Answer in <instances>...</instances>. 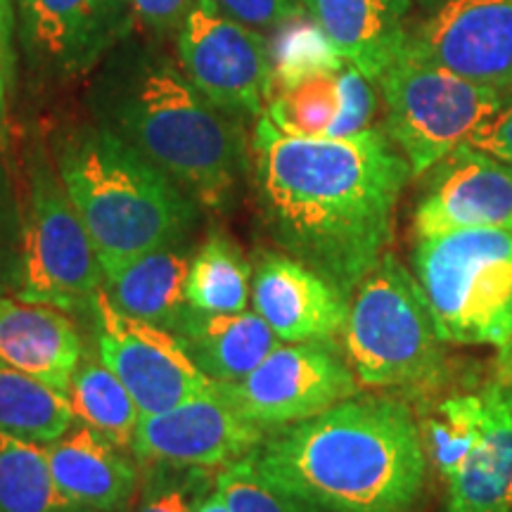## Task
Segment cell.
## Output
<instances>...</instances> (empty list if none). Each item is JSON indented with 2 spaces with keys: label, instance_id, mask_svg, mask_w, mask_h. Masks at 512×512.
<instances>
[{
  "label": "cell",
  "instance_id": "cell-1",
  "mask_svg": "<svg viewBox=\"0 0 512 512\" xmlns=\"http://www.w3.org/2000/svg\"><path fill=\"white\" fill-rule=\"evenodd\" d=\"M249 174L275 245L351 299L387 254L396 204L413 171L377 128L351 138H302L261 114Z\"/></svg>",
  "mask_w": 512,
  "mask_h": 512
},
{
  "label": "cell",
  "instance_id": "cell-2",
  "mask_svg": "<svg viewBox=\"0 0 512 512\" xmlns=\"http://www.w3.org/2000/svg\"><path fill=\"white\" fill-rule=\"evenodd\" d=\"M256 463L320 512H415L427 482L422 432L394 396L356 394L275 430Z\"/></svg>",
  "mask_w": 512,
  "mask_h": 512
},
{
  "label": "cell",
  "instance_id": "cell-3",
  "mask_svg": "<svg viewBox=\"0 0 512 512\" xmlns=\"http://www.w3.org/2000/svg\"><path fill=\"white\" fill-rule=\"evenodd\" d=\"M95 121L155 162L200 207L221 211L249 171L238 117L221 112L155 48H121L91 91Z\"/></svg>",
  "mask_w": 512,
  "mask_h": 512
},
{
  "label": "cell",
  "instance_id": "cell-4",
  "mask_svg": "<svg viewBox=\"0 0 512 512\" xmlns=\"http://www.w3.org/2000/svg\"><path fill=\"white\" fill-rule=\"evenodd\" d=\"M55 169L102 273L162 247L188 242L200 204L110 128L79 124L55 140Z\"/></svg>",
  "mask_w": 512,
  "mask_h": 512
},
{
  "label": "cell",
  "instance_id": "cell-5",
  "mask_svg": "<svg viewBox=\"0 0 512 512\" xmlns=\"http://www.w3.org/2000/svg\"><path fill=\"white\" fill-rule=\"evenodd\" d=\"M344 354L358 382L382 389L430 387L444 370V339L418 278L384 254L356 287Z\"/></svg>",
  "mask_w": 512,
  "mask_h": 512
},
{
  "label": "cell",
  "instance_id": "cell-6",
  "mask_svg": "<svg viewBox=\"0 0 512 512\" xmlns=\"http://www.w3.org/2000/svg\"><path fill=\"white\" fill-rule=\"evenodd\" d=\"M415 278L446 344L512 342V230L479 228L420 238Z\"/></svg>",
  "mask_w": 512,
  "mask_h": 512
},
{
  "label": "cell",
  "instance_id": "cell-7",
  "mask_svg": "<svg viewBox=\"0 0 512 512\" xmlns=\"http://www.w3.org/2000/svg\"><path fill=\"white\" fill-rule=\"evenodd\" d=\"M387 136L422 176L470 138L503 105L510 88L482 86L403 48L380 79Z\"/></svg>",
  "mask_w": 512,
  "mask_h": 512
},
{
  "label": "cell",
  "instance_id": "cell-8",
  "mask_svg": "<svg viewBox=\"0 0 512 512\" xmlns=\"http://www.w3.org/2000/svg\"><path fill=\"white\" fill-rule=\"evenodd\" d=\"M22 278L15 297L57 309L91 311L102 290V266L57 169L41 150L29 164Z\"/></svg>",
  "mask_w": 512,
  "mask_h": 512
},
{
  "label": "cell",
  "instance_id": "cell-9",
  "mask_svg": "<svg viewBox=\"0 0 512 512\" xmlns=\"http://www.w3.org/2000/svg\"><path fill=\"white\" fill-rule=\"evenodd\" d=\"M216 384L249 422L266 432L316 418L361 394L347 354L332 347L330 339L275 347L252 373Z\"/></svg>",
  "mask_w": 512,
  "mask_h": 512
},
{
  "label": "cell",
  "instance_id": "cell-10",
  "mask_svg": "<svg viewBox=\"0 0 512 512\" xmlns=\"http://www.w3.org/2000/svg\"><path fill=\"white\" fill-rule=\"evenodd\" d=\"M183 72L211 105L230 117H261L271 79L266 41L228 17L214 0H192L178 27Z\"/></svg>",
  "mask_w": 512,
  "mask_h": 512
},
{
  "label": "cell",
  "instance_id": "cell-11",
  "mask_svg": "<svg viewBox=\"0 0 512 512\" xmlns=\"http://www.w3.org/2000/svg\"><path fill=\"white\" fill-rule=\"evenodd\" d=\"M91 313L100 361L119 377L140 413L171 411L214 389L171 330L119 311L105 290L95 294Z\"/></svg>",
  "mask_w": 512,
  "mask_h": 512
},
{
  "label": "cell",
  "instance_id": "cell-12",
  "mask_svg": "<svg viewBox=\"0 0 512 512\" xmlns=\"http://www.w3.org/2000/svg\"><path fill=\"white\" fill-rule=\"evenodd\" d=\"M266 430L249 422L221 394L219 384L207 394L164 413H140L131 451L140 465L166 463L223 470L264 444Z\"/></svg>",
  "mask_w": 512,
  "mask_h": 512
},
{
  "label": "cell",
  "instance_id": "cell-13",
  "mask_svg": "<svg viewBox=\"0 0 512 512\" xmlns=\"http://www.w3.org/2000/svg\"><path fill=\"white\" fill-rule=\"evenodd\" d=\"M406 50L494 88H512V0H437Z\"/></svg>",
  "mask_w": 512,
  "mask_h": 512
},
{
  "label": "cell",
  "instance_id": "cell-14",
  "mask_svg": "<svg viewBox=\"0 0 512 512\" xmlns=\"http://www.w3.org/2000/svg\"><path fill=\"white\" fill-rule=\"evenodd\" d=\"M415 235L456 230H512V164L472 145H460L430 169L415 207Z\"/></svg>",
  "mask_w": 512,
  "mask_h": 512
},
{
  "label": "cell",
  "instance_id": "cell-15",
  "mask_svg": "<svg viewBox=\"0 0 512 512\" xmlns=\"http://www.w3.org/2000/svg\"><path fill=\"white\" fill-rule=\"evenodd\" d=\"M373 83L347 60L268 81L264 114L283 133L302 138H351L368 131L377 98Z\"/></svg>",
  "mask_w": 512,
  "mask_h": 512
},
{
  "label": "cell",
  "instance_id": "cell-16",
  "mask_svg": "<svg viewBox=\"0 0 512 512\" xmlns=\"http://www.w3.org/2000/svg\"><path fill=\"white\" fill-rule=\"evenodd\" d=\"M22 34L38 60L60 74H83L110 55L131 22L128 0H19Z\"/></svg>",
  "mask_w": 512,
  "mask_h": 512
},
{
  "label": "cell",
  "instance_id": "cell-17",
  "mask_svg": "<svg viewBox=\"0 0 512 512\" xmlns=\"http://www.w3.org/2000/svg\"><path fill=\"white\" fill-rule=\"evenodd\" d=\"M252 304L280 339L309 342L344 332L351 299L290 254H266L252 275Z\"/></svg>",
  "mask_w": 512,
  "mask_h": 512
},
{
  "label": "cell",
  "instance_id": "cell-18",
  "mask_svg": "<svg viewBox=\"0 0 512 512\" xmlns=\"http://www.w3.org/2000/svg\"><path fill=\"white\" fill-rule=\"evenodd\" d=\"M46 458L57 486L95 512H128L140 491V463L126 448L114 444L95 427H69L60 439L50 441Z\"/></svg>",
  "mask_w": 512,
  "mask_h": 512
},
{
  "label": "cell",
  "instance_id": "cell-19",
  "mask_svg": "<svg viewBox=\"0 0 512 512\" xmlns=\"http://www.w3.org/2000/svg\"><path fill=\"white\" fill-rule=\"evenodd\" d=\"M83 356L81 335L67 311L15 294L0 297V361L67 396Z\"/></svg>",
  "mask_w": 512,
  "mask_h": 512
},
{
  "label": "cell",
  "instance_id": "cell-20",
  "mask_svg": "<svg viewBox=\"0 0 512 512\" xmlns=\"http://www.w3.org/2000/svg\"><path fill=\"white\" fill-rule=\"evenodd\" d=\"M302 5L335 53L370 81L377 83L406 48L408 0H302Z\"/></svg>",
  "mask_w": 512,
  "mask_h": 512
},
{
  "label": "cell",
  "instance_id": "cell-21",
  "mask_svg": "<svg viewBox=\"0 0 512 512\" xmlns=\"http://www.w3.org/2000/svg\"><path fill=\"white\" fill-rule=\"evenodd\" d=\"M482 394V437L465 463L444 479V512H512V408L501 384Z\"/></svg>",
  "mask_w": 512,
  "mask_h": 512
},
{
  "label": "cell",
  "instance_id": "cell-22",
  "mask_svg": "<svg viewBox=\"0 0 512 512\" xmlns=\"http://www.w3.org/2000/svg\"><path fill=\"white\" fill-rule=\"evenodd\" d=\"M171 332L211 382L240 380L278 347V335L256 311L209 313L185 306Z\"/></svg>",
  "mask_w": 512,
  "mask_h": 512
},
{
  "label": "cell",
  "instance_id": "cell-23",
  "mask_svg": "<svg viewBox=\"0 0 512 512\" xmlns=\"http://www.w3.org/2000/svg\"><path fill=\"white\" fill-rule=\"evenodd\" d=\"M192 264L190 245L162 247L105 271L102 290L128 316L174 330L185 311V283Z\"/></svg>",
  "mask_w": 512,
  "mask_h": 512
},
{
  "label": "cell",
  "instance_id": "cell-24",
  "mask_svg": "<svg viewBox=\"0 0 512 512\" xmlns=\"http://www.w3.org/2000/svg\"><path fill=\"white\" fill-rule=\"evenodd\" d=\"M74 422L67 396L0 361V432L46 446Z\"/></svg>",
  "mask_w": 512,
  "mask_h": 512
},
{
  "label": "cell",
  "instance_id": "cell-25",
  "mask_svg": "<svg viewBox=\"0 0 512 512\" xmlns=\"http://www.w3.org/2000/svg\"><path fill=\"white\" fill-rule=\"evenodd\" d=\"M252 275L242 249L226 233L214 230L192 256L185 302L192 309L209 313L247 311Z\"/></svg>",
  "mask_w": 512,
  "mask_h": 512
},
{
  "label": "cell",
  "instance_id": "cell-26",
  "mask_svg": "<svg viewBox=\"0 0 512 512\" xmlns=\"http://www.w3.org/2000/svg\"><path fill=\"white\" fill-rule=\"evenodd\" d=\"M0 512H95L57 486L46 448L0 432Z\"/></svg>",
  "mask_w": 512,
  "mask_h": 512
},
{
  "label": "cell",
  "instance_id": "cell-27",
  "mask_svg": "<svg viewBox=\"0 0 512 512\" xmlns=\"http://www.w3.org/2000/svg\"><path fill=\"white\" fill-rule=\"evenodd\" d=\"M67 399L74 418L95 427L114 444L131 448L140 420V408L98 354H86L69 384Z\"/></svg>",
  "mask_w": 512,
  "mask_h": 512
},
{
  "label": "cell",
  "instance_id": "cell-28",
  "mask_svg": "<svg viewBox=\"0 0 512 512\" xmlns=\"http://www.w3.org/2000/svg\"><path fill=\"white\" fill-rule=\"evenodd\" d=\"M484 430V394H460L441 401L422 427V444L441 479L451 477L475 451Z\"/></svg>",
  "mask_w": 512,
  "mask_h": 512
},
{
  "label": "cell",
  "instance_id": "cell-29",
  "mask_svg": "<svg viewBox=\"0 0 512 512\" xmlns=\"http://www.w3.org/2000/svg\"><path fill=\"white\" fill-rule=\"evenodd\" d=\"M219 470L145 463L136 503L128 512H195L197 501L216 486Z\"/></svg>",
  "mask_w": 512,
  "mask_h": 512
},
{
  "label": "cell",
  "instance_id": "cell-30",
  "mask_svg": "<svg viewBox=\"0 0 512 512\" xmlns=\"http://www.w3.org/2000/svg\"><path fill=\"white\" fill-rule=\"evenodd\" d=\"M216 486L226 498L230 512H320L304 498L290 494L256 463V451L223 467Z\"/></svg>",
  "mask_w": 512,
  "mask_h": 512
},
{
  "label": "cell",
  "instance_id": "cell-31",
  "mask_svg": "<svg viewBox=\"0 0 512 512\" xmlns=\"http://www.w3.org/2000/svg\"><path fill=\"white\" fill-rule=\"evenodd\" d=\"M24 216L8 174L0 169V297L15 294L22 278Z\"/></svg>",
  "mask_w": 512,
  "mask_h": 512
},
{
  "label": "cell",
  "instance_id": "cell-32",
  "mask_svg": "<svg viewBox=\"0 0 512 512\" xmlns=\"http://www.w3.org/2000/svg\"><path fill=\"white\" fill-rule=\"evenodd\" d=\"M228 17L252 29H278L287 19L304 12L302 0H214Z\"/></svg>",
  "mask_w": 512,
  "mask_h": 512
},
{
  "label": "cell",
  "instance_id": "cell-33",
  "mask_svg": "<svg viewBox=\"0 0 512 512\" xmlns=\"http://www.w3.org/2000/svg\"><path fill=\"white\" fill-rule=\"evenodd\" d=\"M467 145L512 164V88L505 95L503 105L491 114L489 121L479 128Z\"/></svg>",
  "mask_w": 512,
  "mask_h": 512
},
{
  "label": "cell",
  "instance_id": "cell-34",
  "mask_svg": "<svg viewBox=\"0 0 512 512\" xmlns=\"http://www.w3.org/2000/svg\"><path fill=\"white\" fill-rule=\"evenodd\" d=\"M133 15L155 31H169L181 27L188 15L192 0H128Z\"/></svg>",
  "mask_w": 512,
  "mask_h": 512
},
{
  "label": "cell",
  "instance_id": "cell-35",
  "mask_svg": "<svg viewBox=\"0 0 512 512\" xmlns=\"http://www.w3.org/2000/svg\"><path fill=\"white\" fill-rule=\"evenodd\" d=\"M10 67H12L10 41H0V128H3L5 110H8V83H10Z\"/></svg>",
  "mask_w": 512,
  "mask_h": 512
},
{
  "label": "cell",
  "instance_id": "cell-36",
  "mask_svg": "<svg viewBox=\"0 0 512 512\" xmlns=\"http://www.w3.org/2000/svg\"><path fill=\"white\" fill-rule=\"evenodd\" d=\"M195 512H230L226 498H223V494L219 491V486H214L209 494H204L200 501H197Z\"/></svg>",
  "mask_w": 512,
  "mask_h": 512
},
{
  "label": "cell",
  "instance_id": "cell-37",
  "mask_svg": "<svg viewBox=\"0 0 512 512\" xmlns=\"http://www.w3.org/2000/svg\"><path fill=\"white\" fill-rule=\"evenodd\" d=\"M12 24H15V17H12V0H0V41H10Z\"/></svg>",
  "mask_w": 512,
  "mask_h": 512
},
{
  "label": "cell",
  "instance_id": "cell-38",
  "mask_svg": "<svg viewBox=\"0 0 512 512\" xmlns=\"http://www.w3.org/2000/svg\"><path fill=\"white\" fill-rule=\"evenodd\" d=\"M498 373H501V382H498L501 387L512 384V342L498 356Z\"/></svg>",
  "mask_w": 512,
  "mask_h": 512
},
{
  "label": "cell",
  "instance_id": "cell-39",
  "mask_svg": "<svg viewBox=\"0 0 512 512\" xmlns=\"http://www.w3.org/2000/svg\"><path fill=\"white\" fill-rule=\"evenodd\" d=\"M503 392H505V399H508L510 408H512V384H508V387H503Z\"/></svg>",
  "mask_w": 512,
  "mask_h": 512
},
{
  "label": "cell",
  "instance_id": "cell-40",
  "mask_svg": "<svg viewBox=\"0 0 512 512\" xmlns=\"http://www.w3.org/2000/svg\"><path fill=\"white\" fill-rule=\"evenodd\" d=\"M3 143H5V131L0 128V150H3Z\"/></svg>",
  "mask_w": 512,
  "mask_h": 512
}]
</instances>
